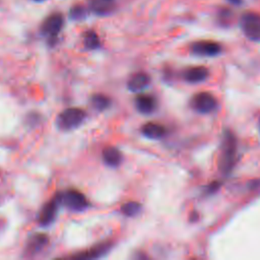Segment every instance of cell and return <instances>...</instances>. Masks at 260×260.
Instances as JSON below:
<instances>
[{
	"label": "cell",
	"mask_w": 260,
	"mask_h": 260,
	"mask_svg": "<svg viewBox=\"0 0 260 260\" xmlns=\"http://www.w3.org/2000/svg\"><path fill=\"white\" fill-rule=\"evenodd\" d=\"M236 154H237V139L235 135L231 131H225L220 147V155L218 167L219 171L222 175H229L236 162Z\"/></svg>",
	"instance_id": "obj_1"
},
{
	"label": "cell",
	"mask_w": 260,
	"mask_h": 260,
	"mask_svg": "<svg viewBox=\"0 0 260 260\" xmlns=\"http://www.w3.org/2000/svg\"><path fill=\"white\" fill-rule=\"evenodd\" d=\"M239 25L244 36L253 42H260V13L247 10L239 17Z\"/></svg>",
	"instance_id": "obj_2"
},
{
	"label": "cell",
	"mask_w": 260,
	"mask_h": 260,
	"mask_svg": "<svg viewBox=\"0 0 260 260\" xmlns=\"http://www.w3.org/2000/svg\"><path fill=\"white\" fill-rule=\"evenodd\" d=\"M85 118V113L81 109L69 108L59 114L57 125L62 130H71L78 127Z\"/></svg>",
	"instance_id": "obj_3"
},
{
	"label": "cell",
	"mask_w": 260,
	"mask_h": 260,
	"mask_svg": "<svg viewBox=\"0 0 260 260\" xmlns=\"http://www.w3.org/2000/svg\"><path fill=\"white\" fill-rule=\"evenodd\" d=\"M57 197L61 204L72 210L81 211L87 207V200L84 195L79 191L70 189L62 192L61 194H58Z\"/></svg>",
	"instance_id": "obj_4"
},
{
	"label": "cell",
	"mask_w": 260,
	"mask_h": 260,
	"mask_svg": "<svg viewBox=\"0 0 260 260\" xmlns=\"http://www.w3.org/2000/svg\"><path fill=\"white\" fill-rule=\"evenodd\" d=\"M192 108L200 114H209L217 107V101L209 92H199L191 100Z\"/></svg>",
	"instance_id": "obj_5"
},
{
	"label": "cell",
	"mask_w": 260,
	"mask_h": 260,
	"mask_svg": "<svg viewBox=\"0 0 260 260\" xmlns=\"http://www.w3.org/2000/svg\"><path fill=\"white\" fill-rule=\"evenodd\" d=\"M63 15L58 12L52 13L43 21L41 25V32L50 40H53L58 36V34L63 27Z\"/></svg>",
	"instance_id": "obj_6"
},
{
	"label": "cell",
	"mask_w": 260,
	"mask_h": 260,
	"mask_svg": "<svg viewBox=\"0 0 260 260\" xmlns=\"http://www.w3.org/2000/svg\"><path fill=\"white\" fill-rule=\"evenodd\" d=\"M190 51L196 56L213 57L221 52V46L214 41L200 40L191 44Z\"/></svg>",
	"instance_id": "obj_7"
},
{
	"label": "cell",
	"mask_w": 260,
	"mask_h": 260,
	"mask_svg": "<svg viewBox=\"0 0 260 260\" xmlns=\"http://www.w3.org/2000/svg\"><path fill=\"white\" fill-rule=\"evenodd\" d=\"M60 204L61 203H60L58 197L56 196L53 200H51L44 206V208L42 209L40 216H39V221L42 225H49L50 223H52L54 221L57 211H58V207Z\"/></svg>",
	"instance_id": "obj_8"
},
{
	"label": "cell",
	"mask_w": 260,
	"mask_h": 260,
	"mask_svg": "<svg viewBox=\"0 0 260 260\" xmlns=\"http://www.w3.org/2000/svg\"><path fill=\"white\" fill-rule=\"evenodd\" d=\"M137 110L142 114H151L156 109V100L148 94H140L135 100Z\"/></svg>",
	"instance_id": "obj_9"
},
{
	"label": "cell",
	"mask_w": 260,
	"mask_h": 260,
	"mask_svg": "<svg viewBox=\"0 0 260 260\" xmlns=\"http://www.w3.org/2000/svg\"><path fill=\"white\" fill-rule=\"evenodd\" d=\"M215 20L219 26H231L235 20V13L229 6H220L215 12Z\"/></svg>",
	"instance_id": "obj_10"
},
{
	"label": "cell",
	"mask_w": 260,
	"mask_h": 260,
	"mask_svg": "<svg viewBox=\"0 0 260 260\" xmlns=\"http://www.w3.org/2000/svg\"><path fill=\"white\" fill-rule=\"evenodd\" d=\"M183 76L188 82H200L207 78L208 70L202 66L191 67L184 71Z\"/></svg>",
	"instance_id": "obj_11"
},
{
	"label": "cell",
	"mask_w": 260,
	"mask_h": 260,
	"mask_svg": "<svg viewBox=\"0 0 260 260\" xmlns=\"http://www.w3.org/2000/svg\"><path fill=\"white\" fill-rule=\"evenodd\" d=\"M149 76L145 73H137L128 81V88L131 91H141L149 84Z\"/></svg>",
	"instance_id": "obj_12"
},
{
	"label": "cell",
	"mask_w": 260,
	"mask_h": 260,
	"mask_svg": "<svg viewBox=\"0 0 260 260\" xmlns=\"http://www.w3.org/2000/svg\"><path fill=\"white\" fill-rule=\"evenodd\" d=\"M144 136L150 139H159L166 134V128L156 123H146L141 129Z\"/></svg>",
	"instance_id": "obj_13"
},
{
	"label": "cell",
	"mask_w": 260,
	"mask_h": 260,
	"mask_svg": "<svg viewBox=\"0 0 260 260\" xmlns=\"http://www.w3.org/2000/svg\"><path fill=\"white\" fill-rule=\"evenodd\" d=\"M122 158V153L116 147L108 146L103 150V159L107 165L111 167H117L118 165H120Z\"/></svg>",
	"instance_id": "obj_14"
},
{
	"label": "cell",
	"mask_w": 260,
	"mask_h": 260,
	"mask_svg": "<svg viewBox=\"0 0 260 260\" xmlns=\"http://www.w3.org/2000/svg\"><path fill=\"white\" fill-rule=\"evenodd\" d=\"M48 243V238L46 235L43 234H38L32 236L27 243V252L29 254H34L37 253L38 251H40L46 244Z\"/></svg>",
	"instance_id": "obj_15"
},
{
	"label": "cell",
	"mask_w": 260,
	"mask_h": 260,
	"mask_svg": "<svg viewBox=\"0 0 260 260\" xmlns=\"http://www.w3.org/2000/svg\"><path fill=\"white\" fill-rule=\"evenodd\" d=\"M91 104L95 110L104 111L110 106L111 101L104 94H94L91 98Z\"/></svg>",
	"instance_id": "obj_16"
},
{
	"label": "cell",
	"mask_w": 260,
	"mask_h": 260,
	"mask_svg": "<svg viewBox=\"0 0 260 260\" xmlns=\"http://www.w3.org/2000/svg\"><path fill=\"white\" fill-rule=\"evenodd\" d=\"M84 46L89 50H94L101 46L100 39L93 30H88L84 35Z\"/></svg>",
	"instance_id": "obj_17"
},
{
	"label": "cell",
	"mask_w": 260,
	"mask_h": 260,
	"mask_svg": "<svg viewBox=\"0 0 260 260\" xmlns=\"http://www.w3.org/2000/svg\"><path fill=\"white\" fill-rule=\"evenodd\" d=\"M141 210V205L135 201H129L122 205L121 211L127 216H135Z\"/></svg>",
	"instance_id": "obj_18"
},
{
	"label": "cell",
	"mask_w": 260,
	"mask_h": 260,
	"mask_svg": "<svg viewBox=\"0 0 260 260\" xmlns=\"http://www.w3.org/2000/svg\"><path fill=\"white\" fill-rule=\"evenodd\" d=\"M87 15V10L83 5H73L69 10V17L73 20H81Z\"/></svg>",
	"instance_id": "obj_19"
},
{
	"label": "cell",
	"mask_w": 260,
	"mask_h": 260,
	"mask_svg": "<svg viewBox=\"0 0 260 260\" xmlns=\"http://www.w3.org/2000/svg\"><path fill=\"white\" fill-rule=\"evenodd\" d=\"M225 1L233 6H240L243 3V0H225Z\"/></svg>",
	"instance_id": "obj_20"
},
{
	"label": "cell",
	"mask_w": 260,
	"mask_h": 260,
	"mask_svg": "<svg viewBox=\"0 0 260 260\" xmlns=\"http://www.w3.org/2000/svg\"><path fill=\"white\" fill-rule=\"evenodd\" d=\"M89 2H98V3H114V0H89Z\"/></svg>",
	"instance_id": "obj_21"
},
{
	"label": "cell",
	"mask_w": 260,
	"mask_h": 260,
	"mask_svg": "<svg viewBox=\"0 0 260 260\" xmlns=\"http://www.w3.org/2000/svg\"><path fill=\"white\" fill-rule=\"evenodd\" d=\"M35 1H37V2H42V1H44V0H35Z\"/></svg>",
	"instance_id": "obj_22"
},
{
	"label": "cell",
	"mask_w": 260,
	"mask_h": 260,
	"mask_svg": "<svg viewBox=\"0 0 260 260\" xmlns=\"http://www.w3.org/2000/svg\"><path fill=\"white\" fill-rule=\"evenodd\" d=\"M259 128H260V119H259Z\"/></svg>",
	"instance_id": "obj_23"
}]
</instances>
